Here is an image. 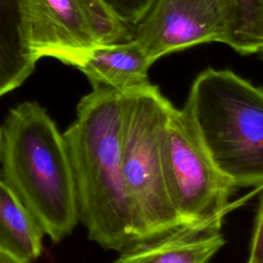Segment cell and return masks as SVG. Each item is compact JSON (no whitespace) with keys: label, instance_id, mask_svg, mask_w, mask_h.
<instances>
[{"label":"cell","instance_id":"cell-3","mask_svg":"<svg viewBox=\"0 0 263 263\" xmlns=\"http://www.w3.org/2000/svg\"><path fill=\"white\" fill-rule=\"evenodd\" d=\"M183 109L236 188L263 186V88L230 70L208 68L194 79Z\"/></svg>","mask_w":263,"mask_h":263},{"label":"cell","instance_id":"cell-15","mask_svg":"<svg viewBox=\"0 0 263 263\" xmlns=\"http://www.w3.org/2000/svg\"><path fill=\"white\" fill-rule=\"evenodd\" d=\"M249 263H263V192L260 198L250 246Z\"/></svg>","mask_w":263,"mask_h":263},{"label":"cell","instance_id":"cell-18","mask_svg":"<svg viewBox=\"0 0 263 263\" xmlns=\"http://www.w3.org/2000/svg\"><path fill=\"white\" fill-rule=\"evenodd\" d=\"M261 53H262V54H263V50H262V51H261Z\"/></svg>","mask_w":263,"mask_h":263},{"label":"cell","instance_id":"cell-19","mask_svg":"<svg viewBox=\"0 0 263 263\" xmlns=\"http://www.w3.org/2000/svg\"><path fill=\"white\" fill-rule=\"evenodd\" d=\"M247 263H249V262H247Z\"/></svg>","mask_w":263,"mask_h":263},{"label":"cell","instance_id":"cell-10","mask_svg":"<svg viewBox=\"0 0 263 263\" xmlns=\"http://www.w3.org/2000/svg\"><path fill=\"white\" fill-rule=\"evenodd\" d=\"M37 61L29 41L26 0H0V98L21 86Z\"/></svg>","mask_w":263,"mask_h":263},{"label":"cell","instance_id":"cell-7","mask_svg":"<svg viewBox=\"0 0 263 263\" xmlns=\"http://www.w3.org/2000/svg\"><path fill=\"white\" fill-rule=\"evenodd\" d=\"M31 49L37 60L49 57L78 68L104 43L79 0H26Z\"/></svg>","mask_w":263,"mask_h":263},{"label":"cell","instance_id":"cell-5","mask_svg":"<svg viewBox=\"0 0 263 263\" xmlns=\"http://www.w3.org/2000/svg\"><path fill=\"white\" fill-rule=\"evenodd\" d=\"M161 152L166 191L182 226L220 231L236 187L215 165L184 109H172Z\"/></svg>","mask_w":263,"mask_h":263},{"label":"cell","instance_id":"cell-14","mask_svg":"<svg viewBox=\"0 0 263 263\" xmlns=\"http://www.w3.org/2000/svg\"><path fill=\"white\" fill-rule=\"evenodd\" d=\"M122 24L137 26L149 11L154 0H100Z\"/></svg>","mask_w":263,"mask_h":263},{"label":"cell","instance_id":"cell-12","mask_svg":"<svg viewBox=\"0 0 263 263\" xmlns=\"http://www.w3.org/2000/svg\"><path fill=\"white\" fill-rule=\"evenodd\" d=\"M234 22L227 45L247 55L263 50V0H233Z\"/></svg>","mask_w":263,"mask_h":263},{"label":"cell","instance_id":"cell-1","mask_svg":"<svg viewBox=\"0 0 263 263\" xmlns=\"http://www.w3.org/2000/svg\"><path fill=\"white\" fill-rule=\"evenodd\" d=\"M124 107L125 91L92 88L64 133L79 221L90 240L120 253L140 245L122 170Z\"/></svg>","mask_w":263,"mask_h":263},{"label":"cell","instance_id":"cell-4","mask_svg":"<svg viewBox=\"0 0 263 263\" xmlns=\"http://www.w3.org/2000/svg\"><path fill=\"white\" fill-rule=\"evenodd\" d=\"M173 108L150 82L125 91L122 170L140 243L182 226L166 191L162 166V137Z\"/></svg>","mask_w":263,"mask_h":263},{"label":"cell","instance_id":"cell-8","mask_svg":"<svg viewBox=\"0 0 263 263\" xmlns=\"http://www.w3.org/2000/svg\"><path fill=\"white\" fill-rule=\"evenodd\" d=\"M224 243L220 231L181 226L121 252L114 263H209Z\"/></svg>","mask_w":263,"mask_h":263},{"label":"cell","instance_id":"cell-6","mask_svg":"<svg viewBox=\"0 0 263 263\" xmlns=\"http://www.w3.org/2000/svg\"><path fill=\"white\" fill-rule=\"evenodd\" d=\"M233 0H154L134 30L148 60L194 45L227 43L234 22Z\"/></svg>","mask_w":263,"mask_h":263},{"label":"cell","instance_id":"cell-13","mask_svg":"<svg viewBox=\"0 0 263 263\" xmlns=\"http://www.w3.org/2000/svg\"><path fill=\"white\" fill-rule=\"evenodd\" d=\"M104 43L129 41L134 38L129 27L119 22L100 0H79Z\"/></svg>","mask_w":263,"mask_h":263},{"label":"cell","instance_id":"cell-2","mask_svg":"<svg viewBox=\"0 0 263 263\" xmlns=\"http://www.w3.org/2000/svg\"><path fill=\"white\" fill-rule=\"evenodd\" d=\"M0 175L53 242L79 221L76 187L64 134L37 102L10 109L1 127Z\"/></svg>","mask_w":263,"mask_h":263},{"label":"cell","instance_id":"cell-16","mask_svg":"<svg viewBox=\"0 0 263 263\" xmlns=\"http://www.w3.org/2000/svg\"><path fill=\"white\" fill-rule=\"evenodd\" d=\"M0 263H30V261L21 259L7 251L0 249Z\"/></svg>","mask_w":263,"mask_h":263},{"label":"cell","instance_id":"cell-17","mask_svg":"<svg viewBox=\"0 0 263 263\" xmlns=\"http://www.w3.org/2000/svg\"><path fill=\"white\" fill-rule=\"evenodd\" d=\"M1 143H2V130L0 127V152H1Z\"/></svg>","mask_w":263,"mask_h":263},{"label":"cell","instance_id":"cell-11","mask_svg":"<svg viewBox=\"0 0 263 263\" xmlns=\"http://www.w3.org/2000/svg\"><path fill=\"white\" fill-rule=\"evenodd\" d=\"M44 234L34 216L0 179V249L31 261L41 255Z\"/></svg>","mask_w":263,"mask_h":263},{"label":"cell","instance_id":"cell-9","mask_svg":"<svg viewBox=\"0 0 263 263\" xmlns=\"http://www.w3.org/2000/svg\"><path fill=\"white\" fill-rule=\"evenodd\" d=\"M152 63L134 40L101 44L77 68L92 88L110 87L127 91L149 82Z\"/></svg>","mask_w":263,"mask_h":263}]
</instances>
